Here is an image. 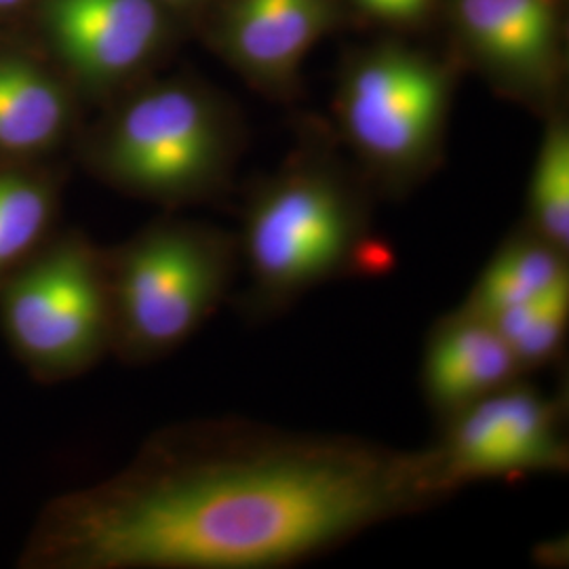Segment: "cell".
<instances>
[{"label": "cell", "mask_w": 569, "mask_h": 569, "mask_svg": "<svg viewBox=\"0 0 569 569\" xmlns=\"http://www.w3.org/2000/svg\"><path fill=\"white\" fill-rule=\"evenodd\" d=\"M568 258L569 251L523 226L496 249L462 305L491 319L559 289H569Z\"/></svg>", "instance_id": "obj_12"}, {"label": "cell", "mask_w": 569, "mask_h": 569, "mask_svg": "<svg viewBox=\"0 0 569 569\" xmlns=\"http://www.w3.org/2000/svg\"><path fill=\"white\" fill-rule=\"evenodd\" d=\"M526 226L569 251V131L561 119L550 122L533 164Z\"/></svg>", "instance_id": "obj_16"}, {"label": "cell", "mask_w": 569, "mask_h": 569, "mask_svg": "<svg viewBox=\"0 0 569 569\" xmlns=\"http://www.w3.org/2000/svg\"><path fill=\"white\" fill-rule=\"evenodd\" d=\"M0 326L37 378L91 369L114 338L106 251L81 234L42 244L0 287Z\"/></svg>", "instance_id": "obj_4"}, {"label": "cell", "mask_w": 569, "mask_h": 569, "mask_svg": "<svg viewBox=\"0 0 569 569\" xmlns=\"http://www.w3.org/2000/svg\"><path fill=\"white\" fill-rule=\"evenodd\" d=\"M112 350L129 363L161 359L186 345L222 306L239 274L237 237L164 220L106 251Z\"/></svg>", "instance_id": "obj_3"}, {"label": "cell", "mask_w": 569, "mask_h": 569, "mask_svg": "<svg viewBox=\"0 0 569 569\" xmlns=\"http://www.w3.org/2000/svg\"><path fill=\"white\" fill-rule=\"evenodd\" d=\"M446 496L427 448L243 420L159 435L44 510L23 561L47 569L291 568Z\"/></svg>", "instance_id": "obj_1"}, {"label": "cell", "mask_w": 569, "mask_h": 569, "mask_svg": "<svg viewBox=\"0 0 569 569\" xmlns=\"http://www.w3.org/2000/svg\"><path fill=\"white\" fill-rule=\"evenodd\" d=\"M458 16L468 41L496 70L510 79H547L557 11L552 0H458Z\"/></svg>", "instance_id": "obj_10"}, {"label": "cell", "mask_w": 569, "mask_h": 569, "mask_svg": "<svg viewBox=\"0 0 569 569\" xmlns=\"http://www.w3.org/2000/svg\"><path fill=\"white\" fill-rule=\"evenodd\" d=\"M489 321L509 346L523 373L542 369L561 357L568 340L569 289L505 310Z\"/></svg>", "instance_id": "obj_15"}, {"label": "cell", "mask_w": 569, "mask_h": 569, "mask_svg": "<svg viewBox=\"0 0 569 569\" xmlns=\"http://www.w3.org/2000/svg\"><path fill=\"white\" fill-rule=\"evenodd\" d=\"M523 376L498 329L467 305L441 317L428 331L422 392L441 422Z\"/></svg>", "instance_id": "obj_8"}, {"label": "cell", "mask_w": 569, "mask_h": 569, "mask_svg": "<svg viewBox=\"0 0 569 569\" xmlns=\"http://www.w3.org/2000/svg\"><path fill=\"white\" fill-rule=\"evenodd\" d=\"M51 218L53 199L44 183L0 173V287L44 244Z\"/></svg>", "instance_id": "obj_14"}, {"label": "cell", "mask_w": 569, "mask_h": 569, "mask_svg": "<svg viewBox=\"0 0 569 569\" xmlns=\"http://www.w3.org/2000/svg\"><path fill=\"white\" fill-rule=\"evenodd\" d=\"M167 2H188V0H167Z\"/></svg>", "instance_id": "obj_19"}, {"label": "cell", "mask_w": 569, "mask_h": 569, "mask_svg": "<svg viewBox=\"0 0 569 569\" xmlns=\"http://www.w3.org/2000/svg\"><path fill=\"white\" fill-rule=\"evenodd\" d=\"M449 79L425 58L388 51L361 61L346 79L340 121L359 154L390 178L425 169L443 136Z\"/></svg>", "instance_id": "obj_7"}, {"label": "cell", "mask_w": 569, "mask_h": 569, "mask_svg": "<svg viewBox=\"0 0 569 569\" xmlns=\"http://www.w3.org/2000/svg\"><path fill=\"white\" fill-rule=\"evenodd\" d=\"M327 20V0H237L226 37L247 70L281 81L321 37Z\"/></svg>", "instance_id": "obj_11"}, {"label": "cell", "mask_w": 569, "mask_h": 569, "mask_svg": "<svg viewBox=\"0 0 569 569\" xmlns=\"http://www.w3.org/2000/svg\"><path fill=\"white\" fill-rule=\"evenodd\" d=\"M47 21L61 58L91 82L121 79L161 37L154 0H49Z\"/></svg>", "instance_id": "obj_9"}, {"label": "cell", "mask_w": 569, "mask_h": 569, "mask_svg": "<svg viewBox=\"0 0 569 569\" xmlns=\"http://www.w3.org/2000/svg\"><path fill=\"white\" fill-rule=\"evenodd\" d=\"M228 129L218 108L186 87L140 96L112 122L102 148L114 182L157 201L209 192L228 161Z\"/></svg>", "instance_id": "obj_5"}, {"label": "cell", "mask_w": 569, "mask_h": 569, "mask_svg": "<svg viewBox=\"0 0 569 569\" xmlns=\"http://www.w3.org/2000/svg\"><path fill=\"white\" fill-rule=\"evenodd\" d=\"M568 406L523 378L493 390L441 425L428 446L437 486L448 498L486 479L568 472Z\"/></svg>", "instance_id": "obj_6"}, {"label": "cell", "mask_w": 569, "mask_h": 569, "mask_svg": "<svg viewBox=\"0 0 569 569\" xmlns=\"http://www.w3.org/2000/svg\"><path fill=\"white\" fill-rule=\"evenodd\" d=\"M249 319H270L321 284L380 274L390 251L371 232L361 199L326 167H298L249 201L237 237Z\"/></svg>", "instance_id": "obj_2"}, {"label": "cell", "mask_w": 569, "mask_h": 569, "mask_svg": "<svg viewBox=\"0 0 569 569\" xmlns=\"http://www.w3.org/2000/svg\"><path fill=\"white\" fill-rule=\"evenodd\" d=\"M366 11L388 21L416 20L427 11L430 0H357Z\"/></svg>", "instance_id": "obj_17"}, {"label": "cell", "mask_w": 569, "mask_h": 569, "mask_svg": "<svg viewBox=\"0 0 569 569\" xmlns=\"http://www.w3.org/2000/svg\"><path fill=\"white\" fill-rule=\"evenodd\" d=\"M21 0H0V9H7V7H13V4H18Z\"/></svg>", "instance_id": "obj_18"}, {"label": "cell", "mask_w": 569, "mask_h": 569, "mask_svg": "<svg viewBox=\"0 0 569 569\" xmlns=\"http://www.w3.org/2000/svg\"><path fill=\"white\" fill-rule=\"evenodd\" d=\"M68 119L60 87L34 66L0 61V152H37L60 138Z\"/></svg>", "instance_id": "obj_13"}]
</instances>
